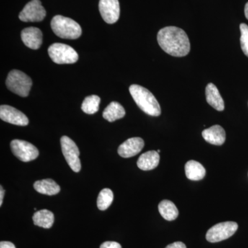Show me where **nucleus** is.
Listing matches in <instances>:
<instances>
[{
    "label": "nucleus",
    "instance_id": "obj_23",
    "mask_svg": "<svg viewBox=\"0 0 248 248\" xmlns=\"http://www.w3.org/2000/svg\"><path fill=\"white\" fill-rule=\"evenodd\" d=\"M113 200L114 195L112 191L109 188L103 189L98 196L97 202L98 208L102 211L107 210L110 206Z\"/></svg>",
    "mask_w": 248,
    "mask_h": 248
},
{
    "label": "nucleus",
    "instance_id": "obj_8",
    "mask_svg": "<svg viewBox=\"0 0 248 248\" xmlns=\"http://www.w3.org/2000/svg\"><path fill=\"white\" fill-rule=\"evenodd\" d=\"M11 148L15 156L24 162L33 161L39 156L38 149L32 143L23 140H13Z\"/></svg>",
    "mask_w": 248,
    "mask_h": 248
},
{
    "label": "nucleus",
    "instance_id": "obj_2",
    "mask_svg": "<svg viewBox=\"0 0 248 248\" xmlns=\"http://www.w3.org/2000/svg\"><path fill=\"white\" fill-rule=\"evenodd\" d=\"M130 94L139 108L145 113L153 117L161 115V107L151 91L140 85H131L129 88Z\"/></svg>",
    "mask_w": 248,
    "mask_h": 248
},
{
    "label": "nucleus",
    "instance_id": "obj_21",
    "mask_svg": "<svg viewBox=\"0 0 248 248\" xmlns=\"http://www.w3.org/2000/svg\"><path fill=\"white\" fill-rule=\"evenodd\" d=\"M159 212L161 217L167 221H174L179 215V211L174 203L169 200H163L159 204Z\"/></svg>",
    "mask_w": 248,
    "mask_h": 248
},
{
    "label": "nucleus",
    "instance_id": "obj_26",
    "mask_svg": "<svg viewBox=\"0 0 248 248\" xmlns=\"http://www.w3.org/2000/svg\"><path fill=\"white\" fill-rule=\"evenodd\" d=\"M166 248H186V246L184 243L178 241V242H174L169 245V246H166Z\"/></svg>",
    "mask_w": 248,
    "mask_h": 248
},
{
    "label": "nucleus",
    "instance_id": "obj_16",
    "mask_svg": "<svg viewBox=\"0 0 248 248\" xmlns=\"http://www.w3.org/2000/svg\"><path fill=\"white\" fill-rule=\"evenodd\" d=\"M159 153L157 151H151L143 153L138 161L139 169L148 171L156 169L159 164Z\"/></svg>",
    "mask_w": 248,
    "mask_h": 248
},
{
    "label": "nucleus",
    "instance_id": "obj_22",
    "mask_svg": "<svg viewBox=\"0 0 248 248\" xmlns=\"http://www.w3.org/2000/svg\"><path fill=\"white\" fill-rule=\"evenodd\" d=\"M100 102L101 99L99 96L93 94L86 97L81 105V110L88 115H93L99 110Z\"/></svg>",
    "mask_w": 248,
    "mask_h": 248
},
{
    "label": "nucleus",
    "instance_id": "obj_10",
    "mask_svg": "<svg viewBox=\"0 0 248 248\" xmlns=\"http://www.w3.org/2000/svg\"><path fill=\"white\" fill-rule=\"evenodd\" d=\"M99 10L103 19L108 24H115L120 18L119 0H99Z\"/></svg>",
    "mask_w": 248,
    "mask_h": 248
},
{
    "label": "nucleus",
    "instance_id": "obj_19",
    "mask_svg": "<svg viewBox=\"0 0 248 248\" xmlns=\"http://www.w3.org/2000/svg\"><path fill=\"white\" fill-rule=\"evenodd\" d=\"M125 115V111L120 103L112 102L103 112V117L109 122H115L116 120L123 118Z\"/></svg>",
    "mask_w": 248,
    "mask_h": 248
},
{
    "label": "nucleus",
    "instance_id": "obj_28",
    "mask_svg": "<svg viewBox=\"0 0 248 248\" xmlns=\"http://www.w3.org/2000/svg\"><path fill=\"white\" fill-rule=\"evenodd\" d=\"M5 191L3 189L2 186H0V206L2 205L3 199H4Z\"/></svg>",
    "mask_w": 248,
    "mask_h": 248
},
{
    "label": "nucleus",
    "instance_id": "obj_15",
    "mask_svg": "<svg viewBox=\"0 0 248 248\" xmlns=\"http://www.w3.org/2000/svg\"><path fill=\"white\" fill-rule=\"evenodd\" d=\"M205 96L207 102L215 110L223 111L225 108L224 101L220 94L217 86L213 83H210L205 89Z\"/></svg>",
    "mask_w": 248,
    "mask_h": 248
},
{
    "label": "nucleus",
    "instance_id": "obj_7",
    "mask_svg": "<svg viewBox=\"0 0 248 248\" xmlns=\"http://www.w3.org/2000/svg\"><path fill=\"white\" fill-rule=\"evenodd\" d=\"M238 224L236 222L226 221L218 223L212 227L206 233L207 241L210 243H217L229 239L236 232Z\"/></svg>",
    "mask_w": 248,
    "mask_h": 248
},
{
    "label": "nucleus",
    "instance_id": "obj_6",
    "mask_svg": "<svg viewBox=\"0 0 248 248\" xmlns=\"http://www.w3.org/2000/svg\"><path fill=\"white\" fill-rule=\"evenodd\" d=\"M60 143L62 153L68 166L74 172H79L81 170V166L79 159V150L76 143L67 136L62 137Z\"/></svg>",
    "mask_w": 248,
    "mask_h": 248
},
{
    "label": "nucleus",
    "instance_id": "obj_13",
    "mask_svg": "<svg viewBox=\"0 0 248 248\" xmlns=\"http://www.w3.org/2000/svg\"><path fill=\"white\" fill-rule=\"evenodd\" d=\"M21 38L24 45L29 48L37 50L42 46V32L38 28H27L21 32Z\"/></svg>",
    "mask_w": 248,
    "mask_h": 248
},
{
    "label": "nucleus",
    "instance_id": "obj_14",
    "mask_svg": "<svg viewBox=\"0 0 248 248\" xmlns=\"http://www.w3.org/2000/svg\"><path fill=\"white\" fill-rule=\"evenodd\" d=\"M204 140L210 144L221 146L226 141V132L221 125H215L202 132Z\"/></svg>",
    "mask_w": 248,
    "mask_h": 248
},
{
    "label": "nucleus",
    "instance_id": "obj_3",
    "mask_svg": "<svg viewBox=\"0 0 248 248\" xmlns=\"http://www.w3.org/2000/svg\"><path fill=\"white\" fill-rule=\"evenodd\" d=\"M54 33L62 39L76 40L82 33L79 24L71 18L62 16H55L50 23Z\"/></svg>",
    "mask_w": 248,
    "mask_h": 248
},
{
    "label": "nucleus",
    "instance_id": "obj_27",
    "mask_svg": "<svg viewBox=\"0 0 248 248\" xmlns=\"http://www.w3.org/2000/svg\"><path fill=\"white\" fill-rule=\"evenodd\" d=\"M0 248H16L15 245L10 241H1Z\"/></svg>",
    "mask_w": 248,
    "mask_h": 248
},
{
    "label": "nucleus",
    "instance_id": "obj_1",
    "mask_svg": "<svg viewBox=\"0 0 248 248\" xmlns=\"http://www.w3.org/2000/svg\"><path fill=\"white\" fill-rule=\"evenodd\" d=\"M157 41L160 47L172 56L182 58L190 53V40L180 28L167 27L161 29L157 34Z\"/></svg>",
    "mask_w": 248,
    "mask_h": 248
},
{
    "label": "nucleus",
    "instance_id": "obj_11",
    "mask_svg": "<svg viewBox=\"0 0 248 248\" xmlns=\"http://www.w3.org/2000/svg\"><path fill=\"white\" fill-rule=\"evenodd\" d=\"M0 118L4 122L21 126H26L29 123L27 116L11 106L1 105L0 107Z\"/></svg>",
    "mask_w": 248,
    "mask_h": 248
},
{
    "label": "nucleus",
    "instance_id": "obj_9",
    "mask_svg": "<svg viewBox=\"0 0 248 248\" xmlns=\"http://www.w3.org/2000/svg\"><path fill=\"white\" fill-rule=\"evenodd\" d=\"M46 16V11L40 0H32L21 11L19 18L24 22H42Z\"/></svg>",
    "mask_w": 248,
    "mask_h": 248
},
{
    "label": "nucleus",
    "instance_id": "obj_12",
    "mask_svg": "<svg viewBox=\"0 0 248 248\" xmlns=\"http://www.w3.org/2000/svg\"><path fill=\"white\" fill-rule=\"evenodd\" d=\"M144 147V141L140 138L128 139L120 145L118 154L122 157L130 158L138 155Z\"/></svg>",
    "mask_w": 248,
    "mask_h": 248
},
{
    "label": "nucleus",
    "instance_id": "obj_29",
    "mask_svg": "<svg viewBox=\"0 0 248 248\" xmlns=\"http://www.w3.org/2000/svg\"><path fill=\"white\" fill-rule=\"evenodd\" d=\"M245 16H246V17L248 19V2L245 6Z\"/></svg>",
    "mask_w": 248,
    "mask_h": 248
},
{
    "label": "nucleus",
    "instance_id": "obj_5",
    "mask_svg": "<svg viewBox=\"0 0 248 248\" xmlns=\"http://www.w3.org/2000/svg\"><path fill=\"white\" fill-rule=\"evenodd\" d=\"M48 52L50 59L58 64L74 63L79 58L75 49L64 44H53L49 47Z\"/></svg>",
    "mask_w": 248,
    "mask_h": 248
},
{
    "label": "nucleus",
    "instance_id": "obj_25",
    "mask_svg": "<svg viewBox=\"0 0 248 248\" xmlns=\"http://www.w3.org/2000/svg\"><path fill=\"white\" fill-rule=\"evenodd\" d=\"M100 248H122L119 243L115 241H106L100 246Z\"/></svg>",
    "mask_w": 248,
    "mask_h": 248
},
{
    "label": "nucleus",
    "instance_id": "obj_4",
    "mask_svg": "<svg viewBox=\"0 0 248 248\" xmlns=\"http://www.w3.org/2000/svg\"><path fill=\"white\" fill-rule=\"evenodd\" d=\"M8 89L20 97H27L32 86V79L25 73L13 70L8 75L6 81Z\"/></svg>",
    "mask_w": 248,
    "mask_h": 248
},
{
    "label": "nucleus",
    "instance_id": "obj_30",
    "mask_svg": "<svg viewBox=\"0 0 248 248\" xmlns=\"http://www.w3.org/2000/svg\"><path fill=\"white\" fill-rule=\"evenodd\" d=\"M157 153H161V151H160V150H158V151H157Z\"/></svg>",
    "mask_w": 248,
    "mask_h": 248
},
{
    "label": "nucleus",
    "instance_id": "obj_18",
    "mask_svg": "<svg viewBox=\"0 0 248 248\" xmlns=\"http://www.w3.org/2000/svg\"><path fill=\"white\" fill-rule=\"evenodd\" d=\"M185 172L187 179L192 181L202 180L206 173L205 168L202 164L194 160H190L186 163Z\"/></svg>",
    "mask_w": 248,
    "mask_h": 248
},
{
    "label": "nucleus",
    "instance_id": "obj_24",
    "mask_svg": "<svg viewBox=\"0 0 248 248\" xmlns=\"http://www.w3.org/2000/svg\"><path fill=\"white\" fill-rule=\"evenodd\" d=\"M241 31V46L243 52L248 58V26L246 24H241L240 25Z\"/></svg>",
    "mask_w": 248,
    "mask_h": 248
},
{
    "label": "nucleus",
    "instance_id": "obj_17",
    "mask_svg": "<svg viewBox=\"0 0 248 248\" xmlns=\"http://www.w3.org/2000/svg\"><path fill=\"white\" fill-rule=\"evenodd\" d=\"M34 188L39 193L49 196L55 195L60 192V186L51 179L37 181L34 184Z\"/></svg>",
    "mask_w": 248,
    "mask_h": 248
},
{
    "label": "nucleus",
    "instance_id": "obj_20",
    "mask_svg": "<svg viewBox=\"0 0 248 248\" xmlns=\"http://www.w3.org/2000/svg\"><path fill=\"white\" fill-rule=\"evenodd\" d=\"M54 215L48 210H41L36 212L32 216V221L35 226L49 229L54 223Z\"/></svg>",
    "mask_w": 248,
    "mask_h": 248
}]
</instances>
